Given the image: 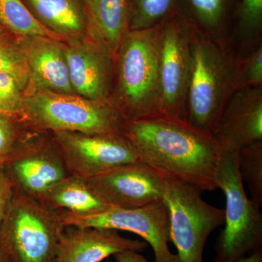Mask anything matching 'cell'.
<instances>
[{
  "label": "cell",
  "instance_id": "obj_7",
  "mask_svg": "<svg viewBox=\"0 0 262 262\" xmlns=\"http://www.w3.org/2000/svg\"><path fill=\"white\" fill-rule=\"evenodd\" d=\"M190 39L188 105L184 120L198 130L212 134L223 112L221 98L225 86V59L218 48L199 31L192 28Z\"/></svg>",
  "mask_w": 262,
  "mask_h": 262
},
{
  "label": "cell",
  "instance_id": "obj_8",
  "mask_svg": "<svg viewBox=\"0 0 262 262\" xmlns=\"http://www.w3.org/2000/svg\"><path fill=\"white\" fill-rule=\"evenodd\" d=\"M193 24L174 10L159 24L160 114L184 119V94L187 90Z\"/></svg>",
  "mask_w": 262,
  "mask_h": 262
},
{
  "label": "cell",
  "instance_id": "obj_31",
  "mask_svg": "<svg viewBox=\"0 0 262 262\" xmlns=\"http://www.w3.org/2000/svg\"><path fill=\"white\" fill-rule=\"evenodd\" d=\"M233 262H262V248H258L251 254L239 258Z\"/></svg>",
  "mask_w": 262,
  "mask_h": 262
},
{
  "label": "cell",
  "instance_id": "obj_10",
  "mask_svg": "<svg viewBox=\"0 0 262 262\" xmlns=\"http://www.w3.org/2000/svg\"><path fill=\"white\" fill-rule=\"evenodd\" d=\"M70 175L89 179L125 164L140 161L122 134L50 133Z\"/></svg>",
  "mask_w": 262,
  "mask_h": 262
},
{
  "label": "cell",
  "instance_id": "obj_9",
  "mask_svg": "<svg viewBox=\"0 0 262 262\" xmlns=\"http://www.w3.org/2000/svg\"><path fill=\"white\" fill-rule=\"evenodd\" d=\"M65 227H96L127 231L137 234L152 248L155 262H179L170 251L168 210L163 201L134 208L111 207L90 216H75L57 212Z\"/></svg>",
  "mask_w": 262,
  "mask_h": 262
},
{
  "label": "cell",
  "instance_id": "obj_26",
  "mask_svg": "<svg viewBox=\"0 0 262 262\" xmlns=\"http://www.w3.org/2000/svg\"><path fill=\"white\" fill-rule=\"evenodd\" d=\"M24 91L14 77L0 73V114L22 117Z\"/></svg>",
  "mask_w": 262,
  "mask_h": 262
},
{
  "label": "cell",
  "instance_id": "obj_12",
  "mask_svg": "<svg viewBox=\"0 0 262 262\" xmlns=\"http://www.w3.org/2000/svg\"><path fill=\"white\" fill-rule=\"evenodd\" d=\"M86 180L111 207L139 208L163 201L162 176L141 161L120 165Z\"/></svg>",
  "mask_w": 262,
  "mask_h": 262
},
{
  "label": "cell",
  "instance_id": "obj_27",
  "mask_svg": "<svg viewBox=\"0 0 262 262\" xmlns=\"http://www.w3.org/2000/svg\"><path fill=\"white\" fill-rule=\"evenodd\" d=\"M234 20L241 32L252 35L262 25V0H237Z\"/></svg>",
  "mask_w": 262,
  "mask_h": 262
},
{
  "label": "cell",
  "instance_id": "obj_14",
  "mask_svg": "<svg viewBox=\"0 0 262 262\" xmlns=\"http://www.w3.org/2000/svg\"><path fill=\"white\" fill-rule=\"evenodd\" d=\"M145 241L122 237L115 229L67 226L60 237L56 262H101L121 251H145Z\"/></svg>",
  "mask_w": 262,
  "mask_h": 262
},
{
  "label": "cell",
  "instance_id": "obj_22",
  "mask_svg": "<svg viewBox=\"0 0 262 262\" xmlns=\"http://www.w3.org/2000/svg\"><path fill=\"white\" fill-rule=\"evenodd\" d=\"M0 73L14 77L24 91L32 87L28 64L18 37L5 29L0 32Z\"/></svg>",
  "mask_w": 262,
  "mask_h": 262
},
{
  "label": "cell",
  "instance_id": "obj_16",
  "mask_svg": "<svg viewBox=\"0 0 262 262\" xmlns=\"http://www.w3.org/2000/svg\"><path fill=\"white\" fill-rule=\"evenodd\" d=\"M18 40L28 64L32 89L75 94L63 41L42 36H24Z\"/></svg>",
  "mask_w": 262,
  "mask_h": 262
},
{
  "label": "cell",
  "instance_id": "obj_18",
  "mask_svg": "<svg viewBox=\"0 0 262 262\" xmlns=\"http://www.w3.org/2000/svg\"><path fill=\"white\" fill-rule=\"evenodd\" d=\"M89 21V35L96 42L117 51L129 31L127 0H82Z\"/></svg>",
  "mask_w": 262,
  "mask_h": 262
},
{
  "label": "cell",
  "instance_id": "obj_21",
  "mask_svg": "<svg viewBox=\"0 0 262 262\" xmlns=\"http://www.w3.org/2000/svg\"><path fill=\"white\" fill-rule=\"evenodd\" d=\"M0 26L17 37L42 36L57 39L38 22L22 0H0Z\"/></svg>",
  "mask_w": 262,
  "mask_h": 262
},
{
  "label": "cell",
  "instance_id": "obj_1",
  "mask_svg": "<svg viewBox=\"0 0 262 262\" xmlns=\"http://www.w3.org/2000/svg\"><path fill=\"white\" fill-rule=\"evenodd\" d=\"M122 134L140 161L160 175L200 191L218 189L222 150L211 134L164 115L125 121Z\"/></svg>",
  "mask_w": 262,
  "mask_h": 262
},
{
  "label": "cell",
  "instance_id": "obj_29",
  "mask_svg": "<svg viewBox=\"0 0 262 262\" xmlns=\"http://www.w3.org/2000/svg\"><path fill=\"white\" fill-rule=\"evenodd\" d=\"M13 184L5 170V165L0 163V226L15 195Z\"/></svg>",
  "mask_w": 262,
  "mask_h": 262
},
{
  "label": "cell",
  "instance_id": "obj_23",
  "mask_svg": "<svg viewBox=\"0 0 262 262\" xmlns=\"http://www.w3.org/2000/svg\"><path fill=\"white\" fill-rule=\"evenodd\" d=\"M37 131L23 117L0 114V163L9 161Z\"/></svg>",
  "mask_w": 262,
  "mask_h": 262
},
{
  "label": "cell",
  "instance_id": "obj_13",
  "mask_svg": "<svg viewBox=\"0 0 262 262\" xmlns=\"http://www.w3.org/2000/svg\"><path fill=\"white\" fill-rule=\"evenodd\" d=\"M63 43L75 94L92 101H107L113 81V52L89 36Z\"/></svg>",
  "mask_w": 262,
  "mask_h": 262
},
{
  "label": "cell",
  "instance_id": "obj_3",
  "mask_svg": "<svg viewBox=\"0 0 262 262\" xmlns=\"http://www.w3.org/2000/svg\"><path fill=\"white\" fill-rule=\"evenodd\" d=\"M25 95L22 117L29 125L46 133L122 134L124 120L116 105L92 101L76 94H56L31 89Z\"/></svg>",
  "mask_w": 262,
  "mask_h": 262
},
{
  "label": "cell",
  "instance_id": "obj_25",
  "mask_svg": "<svg viewBox=\"0 0 262 262\" xmlns=\"http://www.w3.org/2000/svg\"><path fill=\"white\" fill-rule=\"evenodd\" d=\"M239 174L247 184L251 199L262 206V141L255 143L237 152Z\"/></svg>",
  "mask_w": 262,
  "mask_h": 262
},
{
  "label": "cell",
  "instance_id": "obj_4",
  "mask_svg": "<svg viewBox=\"0 0 262 262\" xmlns=\"http://www.w3.org/2000/svg\"><path fill=\"white\" fill-rule=\"evenodd\" d=\"M64 227L57 212L15 192L0 226V245L10 262H56Z\"/></svg>",
  "mask_w": 262,
  "mask_h": 262
},
{
  "label": "cell",
  "instance_id": "obj_5",
  "mask_svg": "<svg viewBox=\"0 0 262 262\" xmlns=\"http://www.w3.org/2000/svg\"><path fill=\"white\" fill-rule=\"evenodd\" d=\"M217 186L225 196V228L217 239L213 262H233L262 248L261 207L246 194L237 152L222 151Z\"/></svg>",
  "mask_w": 262,
  "mask_h": 262
},
{
  "label": "cell",
  "instance_id": "obj_11",
  "mask_svg": "<svg viewBox=\"0 0 262 262\" xmlns=\"http://www.w3.org/2000/svg\"><path fill=\"white\" fill-rule=\"evenodd\" d=\"M46 132L37 131L5 165L15 192L40 201L70 175L58 148Z\"/></svg>",
  "mask_w": 262,
  "mask_h": 262
},
{
  "label": "cell",
  "instance_id": "obj_28",
  "mask_svg": "<svg viewBox=\"0 0 262 262\" xmlns=\"http://www.w3.org/2000/svg\"><path fill=\"white\" fill-rule=\"evenodd\" d=\"M262 81V49L257 51L248 58L244 71L241 75L239 83L241 86L256 85L261 83Z\"/></svg>",
  "mask_w": 262,
  "mask_h": 262
},
{
  "label": "cell",
  "instance_id": "obj_24",
  "mask_svg": "<svg viewBox=\"0 0 262 262\" xmlns=\"http://www.w3.org/2000/svg\"><path fill=\"white\" fill-rule=\"evenodd\" d=\"M177 0H127L129 30H141L158 25L174 10Z\"/></svg>",
  "mask_w": 262,
  "mask_h": 262
},
{
  "label": "cell",
  "instance_id": "obj_2",
  "mask_svg": "<svg viewBox=\"0 0 262 262\" xmlns=\"http://www.w3.org/2000/svg\"><path fill=\"white\" fill-rule=\"evenodd\" d=\"M159 24L129 30L117 48V77L125 121L160 115Z\"/></svg>",
  "mask_w": 262,
  "mask_h": 262
},
{
  "label": "cell",
  "instance_id": "obj_17",
  "mask_svg": "<svg viewBox=\"0 0 262 262\" xmlns=\"http://www.w3.org/2000/svg\"><path fill=\"white\" fill-rule=\"evenodd\" d=\"M34 18L59 40L89 35V21L82 0H22Z\"/></svg>",
  "mask_w": 262,
  "mask_h": 262
},
{
  "label": "cell",
  "instance_id": "obj_30",
  "mask_svg": "<svg viewBox=\"0 0 262 262\" xmlns=\"http://www.w3.org/2000/svg\"><path fill=\"white\" fill-rule=\"evenodd\" d=\"M117 262H149L145 257L137 251H121L114 255Z\"/></svg>",
  "mask_w": 262,
  "mask_h": 262
},
{
  "label": "cell",
  "instance_id": "obj_32",
  "mask_svg": "<svg viewBox=\"0 0 262 262\" xmlns=\"http://www.w3.org/2000/svg\"><path fill=\"white\" fill-rule=\"evenodd\" d=\"M0 262H10L1 245H0Z\"/></svg>",
  "mask_w": 262,
  "mask_h": 262
},
{
  "label": "cell",
  "instance_id": "obj_20",
  "mask_svg": "<svg viewBox=\"0 0 262 262\" xmlns=\"http://www.w3.org/2000/svg\"><path fill=\"white\" fill-rule=\"evenodd\" d=\"M237 0H177L182 10H177L192 24L198 23L203 28L214 31L227 23L231 15H234Z\"/></svg>",
  "mask_w": 262,
  "mask_h": 262
},
{
  "label": "cell",
  "instance_id": "obj_15",
  "mask_svg": "<svg viewBox=\"0 0 262 262\" xmlns=\"http://www.w3.org/2000/svg\"><path fill=\"white\" fill-rule=\"evenodd\" d=\"M212 135L222 151L239 150L262 141L261 91L239 93L223 110Z\"/></svg>",
  "mask_w": 262,
  "mask_h": 262
},
{
  "label": "cell",
  "instance_id": "obj_19",
  "mask_svg": "<svg viewBox=\"0 0 262 262\" xmlns=\"http://www.w3.org/2000/svg\"><path fill=\"white\" fill-rule=\"evenodd\" d=\"M39 202L52 211L75 216H90L111 208L92 190L86 179L73 175L58 183Z\"/></svg>",
  "mask_w": 262,
  "mask_h": 262
},
{
  "label": "cell",
  "instance_id": "obj_6",
  "mask_svg": "<svg viewBox=\"0 0 262 262\" xmlns=\"http://www.w3.org/2000/svg\"><path fill=\"white\" fill-rule=\"evenodd\" d=\"M163 201L168 210L170 242L179 262H204L207 239L225 223V211L207 203L200 190L186 183L163 177Z\"/></svg>",
  "mask_w": 262,
  "mask_h": 262
},
{
  "label": "cell",
  "instance_id": "obj_33",
  "mask_svg": "<svg viewBox=\"0 0 262 262\" xmlns=\"http://www.w3.org/2000/svg\"><path fill=\"white\" fill-rule=\"evenodd\" d=\"M3 29H3V27H2L1 26H0V32H1V31H3Z\"/></svg>",
  "mask_w": 262,
  "mask_h": 262
}]
</instances>
